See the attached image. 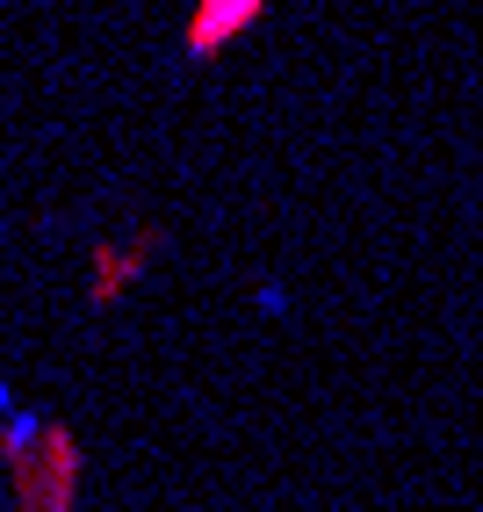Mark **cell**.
I'll list each match as a JSON object with an SVG mask.
<instances>
[{
    "instance_id": "1",
    "label": "cell",
    "mask_w": 483,
    "mask_h": 512,
    "mask_svg": "<svg viewBox=\"0 0 483 512\" xmlns=\"http://www.w3.org/2000/svg\"><path fill=\"white\" fill-rule=\"evenodd\" d=\"M0 462H8V505L15 512H73L80 505V469L87 448L73 426L15 412L0 397Z\"/></svg>"
},
{
    "instance_id": "2",
    "label": "cell",
    "mask_w": 483,
    "mask_h": 512,
    "mask_svg": "<svg viewBox=\"0 0 483 512\" xmlns=\"http://www.w3.org/2000/svg\"><path fill=\"white\" fill-rule=\"evenodd\" d=\"M166 253V224H137L116 238H94L87 246V311H116V303L159 267Z\"/></svg>"
},
{
    "instance_id": "3",
    "label": "cell",
    "mask_w": 483,
    "mask_h": 512,
    "mask_svg": "<svg viewBox=\"0 0 483 512\" xmlns=\"http://www.w3.org/2000/svg\"><path fill=\"white\" fill-rule=\"evenodd\" d=\"M267 8H274V0H195L188 22H181V58L188 65H210L238 37H253V29L267 22Z\"/></svg>"
}]
</instances>
